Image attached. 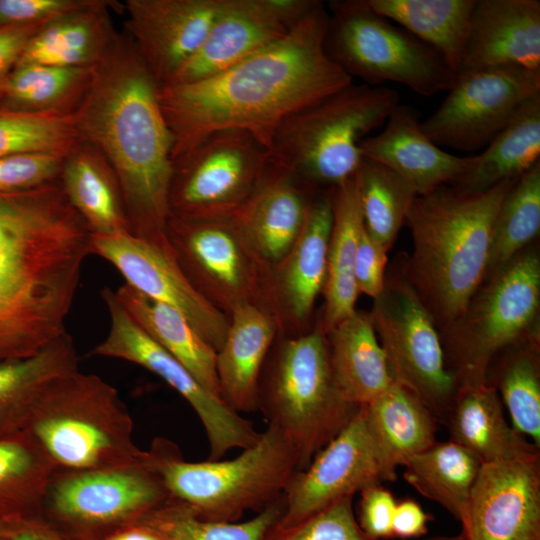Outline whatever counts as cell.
I'll use <instances>...</instances> for the list:
<instances>
[{
	"label": "cell",
	"mask_w": 540,
	"mask_h": 540,
	"mask_svg": "<svg viewBox=\"0 0 540 540\" xmlns=\"http://www.w3.org/2000/svg\"><path fill=\"white\" fill-rule=\"evenodd\" d=\"M462 529L464 540L540 538V454L482 464Z\"/></svg>",
	"instance_id": "cell-20"
},
{
	"label": "cell",
	"mask_w": 540,
	"mask_h": 540,
	"mask_svg": "<svg viewBox=\"0 0 540 540\" xmlns=\"http://www.w3.org/2000/svg\"><path fill=\"white\" fill-rule=\"evenodd\" d=\"M518 178L474 195L442 185L413 201L405 221L413 251L402 270L439 331L462 314L483 283L494 220Z\"/></svg>",
	"instance_id": "cell-4"
},
{
	"label": "cell",
	"mask_w": 540,
	"mask_h": 540,
	"mask_svg": "<svg viewBox=\"0 0 540 540\" xmlns=\"http://www.w3.org/2000/svg\"><path fill=\"white\" fill-rule=\"evenodd\" d=\"M91 254L111 263L126 284L145 296L179 311L217 352L229 328V316L205 299L191 284L169 244L132 234H91Z\"/></svg>",
	"instance_id": "cell-17"
},
{
	"label": "cell",
	"mask_w": 540,
	"mask_h": 540,
	"mask_svg": "<svg viewBox=\"0 0 540 540\" xmlns=\"http://www.w3.org/2000/svg\"><path fill=\"white\" fill-rule=\"evenodd\" d=\"M535 540H540V538H537V539H535Z\"/></svg>",
	"instance_id": "cell-55"
},
{
	"label": "cell",
	"mask_w": 540,
	"mask_h": 540,
	"mask_svg": "<svg viewBox=\"0 0 540 540\" xmlns=\"http://www.w3.org/2000/svg\"><path fill=\"white\" fill-rule=\"evenodd\" d=\"M65 156L29 152L0 157V193L27 191L58 179Z\"/></svg>",
	"instance_id": "cell-46"
},
{
	"label": "cell",
	"mask_w": 540,
	"mask_h": 540,
	"mask_svg": "<svg viewBox=\"0 0 540 540\" xmlns=\"http://www.w3.org/2000/svg\"><path fill=\"white\" fill-rule=\"evenodd\" d=\"M168 493L147 458L86 470L55 469L40 517L66 540H105L163 504Z\"/></svg>",
	"instance_id": "cell-11"
},
{
	"label": "cell",
	"mask_w": 540,
	"mask_h": 540,
	"mask_svg": "<svg viewBox=\"0 0 540 540\" xmlns=\"http://www.w3.org/2000/svg\"><path fill=\"white\" fill-rule=\"evenodd\" d=\"M386 482L368 432L362 406L348 425L296 471L284 492V509L276 524L289 527L365 488Z\"/></svg>",
	"instance_id": "cell-18"
},
{
	"label": "cell",
	"mask_w": 540,
	"mask_h": 540,
	"mask_svg": "<svg viewBox=\"0 0 540 540\" xmlns=\"http://www.w3.org/2000/svg\"><path fill=\"white\" fill-rule=\"evenodd\" d=\"M329 13L319 2L281 40L214 76L159 88L172 159L209 134L238 129L266 150L281 123L353 83L327 54Z\"/></svg>",
	"instance_id": "cell-1"
},
{
	"label": "cell",
	"mask_w": 540,
	"mask_h": 540,
	"mask_svg": "<svg viewBox=\"0 0 540 540\" xmlns=\"http://www.w3.org/2000/svg\"><path fill=\"white\" fill-rule=\"evenodd\" d=\"M325 335L335 384L348 402L367 405L393 383L369 313L356 310Z\"/></svg>",
	"instance_id": "cell-30"
},
{
	"label": "cell",
	"mask_w": 540,
	"mask_h": 540,
	"mask_svg": "<svg viewBox=\"0 0 540 540\" xmlns=\"http://www.w3.org/2000/svg\"><path fill=\"white\" fill-rule=\"evenodd\" d=\"M363 219L355 175L333 190V222L328 249L324 308L320 322L324 333L352 315L359 295L355 259Z\"/></svg>",
	"instance_id": "cell-33"
},
{
	"label": "cell",
	"mask_w": 540,
	"mask_h": 540,
	"mask_svg": "<svg viewBox=\"0 0 540 540\" xmlns=\"http://www.w3.org/2000/svg\"><path fill=\"white\" fill-rule=\"evenodd\" d=\"M399 99L389 87L352 83L285 119L267 158L317 191L336 188L356 174L361 142L386 122Z\"/></svg>",
	"instance_id": "cell-8"
},
{
	"label": "cell",
	"mask_w": 540,
	"mask_h": 540,
	"mask_svg": "<svg viewBox=\"0 0 540 540\" xmlns=\"http://www.w3.org/2000/svg\"><path fill=\"white\" fill-rule=\"evenodd\" d=\"M283 495L244 522L204 520L181 504L167 499L138 522L168 540H264L269 529L281 517Z\"/></svg>",
	"instance_id": "cell-43"
},
{
	"label": "cell",
	"mask_w": 540,
	"mask_h": 540,
	"mask_svg": "<svg viewBox=\"0 0 540 540\" xmlns=\"http://www.w3.org/2000/svg\"><path fill=\"white\" fill-rule=\"evenodd\" d=\"M540 161V95L525 103L511 121L449 186L461 195L485 192L520 177Z\"/></svg>",
	"instance_id": "cell-32"
},
{
	"label": "cell",
	"mask_w": 540,
	"mask_h": 540,
	"mask_svg": "<svg viewBox=\"0 0 540 540\" xmlns=\"http://www.w3.org/2000/svg\"><path fill=\"white\" fill-rule=\"evenodd\" d=\"M54 470L24 430L0 433V524L40 516L43 494Z\"/></svg>",
	"instance_id": "cell-39"
},
{
	"label": "cell",
	"mask_w": 540,
	"mask_h": 540,
	"mask_svg": "<svg viewBox=\"0 0 540 540\" xmlns=\"http://www.w3.org/2000/svg\"><path fill=\"white\" fill-rule=\"evenodd\" d=\"M110 8L123 10V4L94 0L87 7L44 24L29 40L16 66L93 67L116 34Z\"/></svg>",
	"instance_id": "cell-29"
},
{
	"label": "cell",
	"mask_w": 540,
	"mask_h": 540,
	"mask_svg": "<svg viewBox=\"0 0 540 540\" xmlns=\"http://www.w3.org/2000/svg\"><path fill=\"white\" fill-rule=\"evenodd\" d=\"M495 359L497 372L487 383L497 390L511 425L540 448L539 335L509 346Z\"/></svg>",
	"instance_id": "cell-40"
},
{
	"label": "cell",
	"mask_w": 540,
	"mask_h": 540,
	"mask_svg": "<svg viewBox=\"0 0 540 540\" xmlns=\"http://www.w3.org/2000/svg\"><path fill=\"white\" fill-rule=\"evenodd\" d=\"M446 422L450 440L482 464L540 454V448L508 422L500 396L489 383L458 390Z\"/></svg>",
	"instance_id": "cell-28"
},
{
	"label": "cell",
	"mask_w": 540,
	"mask_h": 540,
	"mask_svg": "<svg viewBox=\"0 0 540 540\" xmlns=\"http://www.w3.org/2000/svg\"><path fill=\"white\" fill-rule=\"evenodd\" d=\"M362 408L386 481H394L398 467L437 442L436 417L395 382Z\"/></svg>",
	"instance_id": "cell-27"
},
{
	"label": "cell",
	"mask_w": 540,
	"mask_h": 540,
	"mask_svg": "<svg viewBox=\"0 0 540 540\" xmlns=\"http://www.w3.org/2000/svg\"><path fill=\"white\" fill-rule=\"evenodd\" d=\"M386 264L387 251L369 236L363 224L354 270L359 293L373 299L379 296L385 283Z\"/></svg>",
	"instance_id": "cell-49"
},
{
	"label": "cell",
	"mask_w": 540,
	"mask_h": 540,
	"mask_svg": "<svg viewBox=\"0 0 540 540\" xmlns=\"http://www.w3.org/2000/svg\"><path fill=\"white\" fill-rule=\"evenodd\" d=\"M100 295L110 316L107 336L88 355L109 357L137 364L154 373L177 391L193 408L206 432L210 461L228 451L253 446L260 438L252 423L208 391L171 354L157 344L130 316L109 287Z\"/></svg>",
	"instance_id": "cell-15"
},
{
	"label": "cell",
	"mask_w": 540,
	"mask_h": 540,
	"mask_svg": "<svg viewBox=\"0 0 540 540\" xmlns=\"http://www.w3.org/2000/svg\"><path fill=\"white\" fill-rule=\"evenodd\" d=\"M55 469L86 470L140 463L133 421L115 387L79 369L50 382L23 429Z\"/></svg>",
	"instance_id": "cell-6"
},
{
	"label": "cell",
	"mask_w": 540,
	"mask_h": 540,
	"mask_svg": "<svg viewBox=\"0 0 540 540\" xmlns=\"http://www.w3.org/2000/svg\"><path fill=\"white\" fill-rule=\"evenodd\" d=\"M368 7L433 48L461 70L476 0H365Z\"/></svg>",
	"instance_id": "cell-35"
},
{
	"label": "cell",
	"mask_w": 540,
	"mask_h": 540,
	"mask_svg": "<svg viewBox=\"0 0 540 540\" xmlns=\"http://www.w3.org/2000/svg\"><path fill=\"white\" fill-rule=\"evenodd\" d=\"M264 540H378L360 528L353 497L343 498L302 522L289 527L276 523Z\"/></svg>",
	"instance_id": "cell-45"
},
{
	"label": "cell",
	"mask_w": 540,
	"mask_h": 540,
	"mask_svg": "<svg viewBox=\"0 0 540 540\" xmlns=\"http://www.w3.org/2000/svg\"><path fill=\"white\" fill-rule=\"evenodd\" d=\"M147 452L168 499L211 521L236 522L249 510L260 512L283 495L300 470L296 451L270 425L232 460L188 462L165 438H155Z\"/></svg>",
	"instance_id": "cell-7"
},
{
	"label": "cell",
	"mask_w": 540,
	"mask_h": 540,
	"mask_svg": "<svg viewBox=\"0 0 540 540\" xmlns=\"http://www.w3.org/2000/svg\"><path fill=\"white\" fill-rule=\"evenodd\" d=\"M481 466L480 460L461 445L451 440L437 441L403 466V477L423 497L441 505L462 524Z\"/></svg>",
	"instance_id": "cell-37"
},
{
	"label": "cell",
	"mask_w": 540,
	"mask_h": 540,
	"mask_svg": "<svg viewBox=\"0 0 540 540\" xmlns=\"http://www.w3.org/2000/svg\"><path fill=\"white\" fill-rule=\"evenodd\" d=\"M105 540H168L158 532L140 523L129 525L113 533Z\"/></svg>",
	"instance_id": "cell-53"
},
{
	"label": "cell",
	"mask_w": 540,
	"mask_h": 540,
	"mask_svg": "<svg viewBox=\"0 0 540 540\" xmlns=\"http://www.w3.org/2000/svg\"><path fill=\"white\" fill-rule=\"evenodd\" d=\"M60 181L91 234H131L116 175L96 147L79 141L63 160Z\"/></svg>",
	"instance_id": "cell-31"
},
{
	"label": "cell",
	"mask_w": 540,
	"mask_h": 540,
	"mask_svg": "<svg viewBox=\"0 0 540 540\" xmlns=\"http://www.w3.org/2000/svg\"><path fill=\"white\" fill-rule=\"evenodd\" d=\"M0 540H66L40 516L0 524Z\"/></svg>",
	"instance_id": "cell-52"
},
{
	"label": "cell",
	"mask_w": 540,
	"mask_h": 540,
	"mask_svg": "<svg viewBox=\"0 0 540 540\" xmlns=\"http://www.w3.org/2000/svg\"><path fill=\"white\" fill-rule=\"evenodd\" d=\"M333 189L318 191L297 240L271 268L270 303L285 333L304 332L327 279L328 249L333 222Z\"/></svg>",
	"instance_id": "cell-22"
},
{
	"label": "cell",
	"mask_w": 540,
	"mask_h": 540,
	"mask_svg": "<svg viewBox=\"0 0 540 540\" xmlns=\"http://www.w3.org/2000/svg\"><path fill=\"white\" fill-rule=\"evenodd\" d=\"M359 409L335 384L320 319L310 330L277 336L260 374L257 410L296 451L300 470Z\"/></svg>",
	"instance_id": "cell-5"
},
{
	"label": "cell",
	"mask_w": 540,
	"mask_h": 540,
	"mask_svg": "<svg viewBox=\"0 0 540 540\" xmlns=\"http://www.w3.org/2000/svg\"><path fill=\"white\" fill-rule=\"evenodd\" d=\"M325 48L352 79L370 86L397 82L422 96L448 91L456 74L430 46L372 11L365 0L328 4Z\"/></svg>",
	"instance_id": "cell-10"
},
{
	"label": "cell",
	"mask_w": 540,
	"mask_h": 540,
	"mask_svg": "<svg viewBox=\"0 0 540 540\" xmlns=\"http://www.w3.org/2000/svg\"><path fill=\"white\" fill-rule=\"evenodd\" d=\"M492 67L540 71L539 0H476L460 71Z\"/></svg>",
	"instance_id": "cell-24"
},
{
	"label": "cell",
	"mask_w": 540,
	"mask_h": 540,
	"mask_svg": "<svg viewBox=\"0 0 540 540\" xmlns=\"http://www.w3.org/2000/svg\"><path fill=\"white\" fill-rule=\"evenodd\" d=\"M317 192L266 159L254 192L234 218L251 248L270 268L297 240Z\"/></svg>",
	"instance_id": "cell-23"
},
{
	"label": "cell",
	"mask_w": 540,
	"mask_h": 540,
	"mask_svg": "<svg viewBox=\"0 0 540 540\" xmlns=\"http://www.w3.org/2000/svg\"><path fill=\"white\" fill-rule=\"evenodd\" d=\"M267 150L249 133L215 131L173 159L170 215L180 218L234 217L254 192Z\"/></svg>",
	"instance_id": "cell-14"
},
{
	"label": "cell",
	"mask_w": 540,
	"mask_h": 540,
	"mask_svg": "<svg viewBox=\"0 0 540 540\" xmlns=\"http://www.w3.org/2000/svg\"><path fill=\"white\" fill-rule=\"evenodd\" d=\"M93 67L18 65L5 83L0 110L72 115L83 100Z\"/></svg>",
	"instance_id": "cell-38"
},
{
	"label": "cell",
	"mask_w": 540,
	"mask_h": 540,
	"mask_svg": "<svg viewBox=\"0 0 540 540\" xmlns=\"http://www.w3.org/2000/svg\"><path fill=\"white\" fill-rule=\"evenodd\" d=\"M369 315L393 382L420 399L437 420L446 421L458 384L447 367L439 329L402 266L388 271Z\"/></svg>",
	"instance_id": "cell-12"
},
{
	"label": "cell",
	"mask_w": 540,
	"mask_h": 540,
	"mask_svg": "<svg viewBox=\"0 0 540 540\" xmlns=\"http://www.w3.org/2000/svg\"><path fill=\"white\" fill-rule=\"evenodd\" d=\"M281 332L278 318L265 307L243 304L230 313L227 335L216 352V372L222 399L237 413L257 410L260 374Z\"/></svg>",
	"instance_id": "cell-26"
},
{
	"label": "cell",
	"mask_w": 540,
	"mask_h": 540,
	"mask_svg": "<svg viewBox=\"0 0 540 540\" xmlns=\"http://www.w3.org/2000/svg\"><path fill=\"white\" fill-rule=\"evenodd\" d=\"M116 297L157 344L178 360L208 391L221 397L216 351L176 309L123 284Z\"/></svg>",
	"instance_id": "cell-34"
},
{
	"label": "cell",
	"mask_w": 540,
	"mask_h": 540,
	"mask_svg": "<svg viewBox=\"0 0 540 540\" xmlns=\"http://www.w3.org/2000/svg\"><path fill=\"white\" fill-rule=\"evenodd\" d=\"M44 24L0 27V99L8 76L29 40Z\"/></svg>",
	"instance_id": "cell-50"
},
{
	"label": "cell",
	"mask_w": 540,
	"mask_h": 540,
	"mask_svg": "<svg viewBox=\"0 0 540 540\" xmlns=\"http://www.w3.org/2000/svg\"><path fill=\"white\" fill-rule=\"evenodd\" d=\"M355 178L364 228L388 251L418 194L399 174L367 158L362 159Z\"/></svg>",
	"instance_id": "cell-41"
},
{
	"label": "cell",
	"mask_w": 540,
	"mask_h": 540,
	"mask_svg": "<svg viewBox=\"0 0 540 540\" xmlns=\"http://www.w3.org/2000/svg\"><path fill=\"white\" fill-rule=\"evenodd\" d=\"M159 88L131 38L116 32L73 119L113 169L131 234L168 244L173 139Z\"/></svg>",
	"instance_id": "cell-3"
},
{
	"label": "cell",
	"mask_w": 540,
	"mask_h": 540,
	"mask_svg": "<svg viewBox=\"0 0 540 540\" xmlns=\"http://www.w3.org/2000/svg\"><path fill=\"white\" fill-rule=\"evenodd\" d=\"M229 0H127L125 30L160 86L194 56Z\"/></svg>",
	"instance_id": "cell-21"
},
{
	"label": "cell",
	"mask_w": 540,
	"mask_h": 540,
	"mask_svg": "<svg viewBox=\"0 0 540 540\" xmlns=\"http://www.w3.org/2000/svg\"><path fill=\"white\" fill-rule=\"evenodd\" d=\"M539 306L540 255L533 243L487 278L462 314L439 331L458 390L486 384L498 354L539 335Z\"/></svg>",
	"instance_id": "cell-9"
},
{
	"label": "cell",
	"mask_w": 540,
	"mask_h": 540,
	"mask_svg": "<svg viewBox=\"0 0 540 540\" xmlns=\"http://www.w3.org/2000/svg\"><path fill=\"white\" fill-rule=\"evenodd\" d=\"M319 2L229 0L199 50L166 85L202 80L231 68L284 38Z\"/></svg>",
	"instance_id": "cell-19"
},
{
	"label": "cell",
	"mask_w": 540,
	"mask_h": 540,
	"mask_svg": "<svg viewBox=\"0 0 540 540\" xmlns=\"http://www.w3.org/2000/svg\"><path fill=\"white\" fill-rule=\"evenodd\" d=\"M91 232L60 179L0 193V361L33 356L67 333Z\"/></svg>",
	"instance_id": "cell-2"
},
{
	"label": "cell",
	"mask_w": 540,
	"mask_h": 540,
	"mask_svg": "<svg viewBox=\"0 0 540 540\" xmlns=\"http://www.w3.org/2000/svg\"><path fill=\"white\" fill-rule=\"evenodd\" d=\"M356 515L362 531L371 538L383 540L393 537L392 522L397 502L382 485L365 488Z\"/></svg>",
	"instance_id": "cell-48"
},
{
	"label": "cell",
	"mask_w": 540,
	"mask_h": 540,
	"mask_svg": "<svg viewBox=\"0 0 540 540\" xmlns=\"http://www.w3.org/2000/svg\"><path fill=\"white\" fill-rule=\"evenodd\" d=\"M421 127L439 147L472 152L487 146L528 101L540 95V71L520 67L462 70Z\"/></svg>",
	"instance_id": "cell-16"
},
{
	"label": "cell",
	"mask_w": 540,
	"mask_h": 540,
	"mask_svg": "<svg viewBox=\"0 0 540 540\" xmlns=\"http://www.w3.org/2000/svg\"><path fill=\"white\" fill-rule=\"evenodd\" d=\"M94 0H0V27L46 24Z\"/></svg>",
	"instance_id": "cell-47"
},
{
	"label": "cell",
	"mask_w": 540,
	"mask_h": 540,
	"mask_svg": "<svg viewBox=\"0 0 540 540\" xmlns=\"http://www.w3.org/2000/svg\"><path fill=\"white\" fill-rule=\"evenodd\" d=\"M166 233L188 280L217 309L229 316L240 305L255 304L272 312L271 268L251 248L234 217L170 215Z\"/></svg>",
	"instance_id": "cell-13"
},
{
	"label": "cell",
	"mask_w": 540,
	"mask_h": 540,
	"mask_svg": "<svg viewBox=\"0 0 540 540\" xmlns=\"http://www.w3.org/2000/svg\"><path fill=\"white\" fill-rule=\"evenodd\" d=\"M420 540H464L463 534L453 535V536H434L426 539Z\"/></svg>",
	"instance_id": "cell-54"
},
{
	"label": "cell",
	"mask_w": 540,
	"mask_h": 540,
	"mask_svg": "<svg viewBox=\"0 0 540 540\" xmlns=\"http://www.w3.org/2000/svg\"><path fill=\"white\" fill-rule=\"evenodd\" d=\"M431 517L421 506L411 499L397 503L393 522L392 535L398 538H418L428 532Z\"/></svg>",
	"instance_id": "cell-51"
},
{
	"label": "cell",
	"mask_w": 540,
	"mask_h": 540,
	"mask_svg": "<svg viewBox=\"0 0 540 540\" xmlns=\"http://www.w3.org/2000/svg\"><path fill=\"white\" fill-rule=\"evenodd\" d=\"M539 231L540 161L516 180L498 209L484 281L533 244Z\"/></svg>",
	"instance_id": "cell-42"
},
{
	"label": "cell",
	"mask_w": 540,
	"mask_h": 540,
	"mask_svg": "<svg viewBox=\"0 0 540 540\" xmlns=\"http://www.w3.org/2000/svg\"><path fill=\"white\" fill-rule=\"evenodd\" d=\"M79 358L71 336L64 334L39 353L0 361V433L22 430L45 387L78 370Z\"/></svg>",
	"instance_id": "cell-36"
},
{
	"label": "cell",
	"mask_w": 540,
	"mask_h": 540,
	"mask_svg": "<svg viewBox=\"0 0 540 540\" xmlns=\"http://www.w3.org/2000/svg\"><path fill=\"white\" fill-rule=\"evenodd\" d=\"M79 141L73 114L0 110V157L29 152L67 155Z\"/></svg>",
	"instance_id": "cell-44"
},
{
	"label": "cell",
	"mask_w": 540,
	"mask_h": 540,
	"mask_svg": "<svg viewBox=\"0 0 540 540\" xmlns=\"http://www.w3.org/2000/svg\"><path fill=\"white\" fill-rule=\"evenodd\" d=\"M363 158L378 162L409 182L418 196L449 185L469 165L472 156H456L423 132L417 111L398 104L377 135L360 144Z\"/></svg>",
	"instance_id": "cell-25"
}]
</instances>
